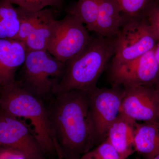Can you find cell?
I'll return each instance as SVG.
<instances>
[{
    "label": "cell",
    "instance_id": "6da1fadb",
    "mask_svg": "<svg viewBox=\"0 0 159 159\" xmlns=\"http://www.w3.org/2000/svg\"><path fill=\"white\" fill-rule=\"evenodd\" d=\"M48 109L59 159H79L97 145L90 112L89 93H57Z\"/></svg>",
    "mask_w": 159,
    "mask_h": 159
},
{
    "label": "cell",
    "instance_id": "7a4b0ae2",
    "mask_svg": "<svg viewBox=\"0 0 159 159\" xmlns=\"http://www.w3.org/2000/svg\"><path fill=\"white\" fill-rule=\"evenodd\" d=\"M116 38L93 37L85 48L66 64L55 94L72 90L89 92L97 83L116 52Z\"/></svg>",
    "mask_w": 159,
    "mask_h": 159
},
{
    "label": "cell",
    "instance_id": "3957f363",
    "mask_svg": "<svg viewBox=\"0 0 159 159\" xmlns=\"http://www.w3.org/2000/svg\"><path fill=\"white\" fill-rule=\"evenodd\" d=\"M0 109L18 118L28 119L45 154H57L48 109L43 99L24 89L16 80L0 88Z\"/></svg>",
    "mask_w": 159,
    "mask_h": 159
},
{
    "label": "cell",
    "instance_id": "277c9868",
    "mask_svg": "<svg viewBox=\"0 0 159 159\" xmlns=\"http://www.w3.org/2000/svg\"><path fill=\"white\" fill-rule=\"evenodd\" d=\"M65 68L66 64L48 50L27 51L16 80L24 89L43 99L54 95Z\"/></svg>",
    "mask_w": 159,
    "mask_h": 159
},
{
    "label": "cell",
    "instance_id": "5b68a950",
    "mask_svg": "<svg viewBox=\"0 0 159 159\" xmlns=\"http://www.w3.org/2000/svg\"><path fill=\"white\" fill-rule=\"evenodd\" d=\"M16 9L20 27L15 39L23 43L27 51L48 50L57 29V20L53 11L48 8L38 11Z\"/></svg>",
    "mask_w": 159,
    "mask_h": 159
},
{
    "label": "cell",
    "instance_id": "8992f818",
    "mask_svg": "<svg viewBox=\"0 0 159 159\" xmlns=\"http://www.w3.org/2000/svg\"><path fill=\"white\" fill-rule=\"evenodd\" d=\"M158 43L147 17L126 20L116 38V52L111 62L136 59L153 50Z\"/></svg>",
    "mask_w": 159,
    "mask_h": 159
},
{
    "label": "cell",
    "instance_id": "52a82bcc",
    "mask_svg": "<svg viewBox=\"0 0 159 159\" xmlns=\"http://www.w3.org/2000/svg\"><path fill=\"white\" fill-rule=\"evenodd\" d=\"M124 88L113 85L110 89L96 88L89 93L90 112L97 143L104 142L109 128L120 113Z\"/></svg>",
    "mask_w": 159,
    "mask_h": 159
},
{
    "label": "cell",
    "instance_id": "ba28073f",
    "mask_svg": "<svg viewBox=\"0 0 159 159\" xmlns=\"http://www.w3.org/2000/svg\"><path fill=\"white\" fill-rule=\"evenodd\" d=\"M93 37L78 18L67 13L62 19L57 20V29L48 51L65 63L85 48Z\"/></svg>",
    "mask_w": 159,
    "mask_h": 159
},
{
    "label": "cell",
    "instance_id": "9c48e42d",
    "mask_svg": "<svg viewBox=\"0 0 159 159\" xmlns=\"http://www.w3.org/2000/svg\"><path fill=\"white\" fill-rule=\"evenodd\" d=\"M154 49L130 61L111 62L110 78L113 85L155 86L159 81V65Z\"/></svg>",
    "mask_w": 159,
    "mask_h": 159
},
{
    "label": "cell",
    "instance_id": "30bf717a",
    "mask_svg": "<svg viewBox=\"0 0 159 159\" xmlns=\"http://www.w3.org/2000/svg\"><path fill=\"white\" fill-rule=\"evenodd\" d=\"M0 149L14 151L25 159H44L45 154L28 126L0 109Z\"/></svg>",
    "mask_w": 159,
    "mask_h": 159
},
{
    "label": "cell",
    "instance_id": "8fae6325",
    "mask_svg": "<svg viewBox=\"0 0 159 159\" xmlns=\"http://www.w3.org/2000/svg\"><path fill=\"white\" fill-rule=\"evenodd\" d=\"M123 88L121 113L136 121H159V94L155 86Z\"/></svg>",
    "mask_w": 159,
    "mask_h": 159
},
{
    "label": "cell",
    "instance_id": "7c38bea8",
    "mask_svg": "<svg viewBox=\"0 0 159 159\" xmlns=\"http://www.w3.org/2000/svg\"><path fill=\"white\" fill-rule=\"evenodd\" d=\"M24 44L15 39H0V88L16 81V72L27 54Z\"/></svg>",
    "mask_w": 159,
    "mask_h": 159
},
{
    "label": "cell",
    "instance_id": "4fadbf2b",
    "mask_svg": "<svg viewBox=\"0 0 159 159\" xmlns=\"http://www.w3.org/2000/svg\"><path fill=\"white\" fill-rule=\"evenodd\" d=\"M137 121L124 114H119L110 126L107 140L122 159H127L134 152V137Z\"/></svg>",
    "mask_w": 159,
    "mask_h": 159
},
{
    "label": "cell",
    "instance_id": "5bb4252c",
    "mask_svg": "<svg viewBox=\"0 0 159 159\" xmlns=\"http://www.w3.org/2000/svg\"><path fill=\"white\" fill-rule=\"evenodd\" d=\"M125 21L114 0H100L94 32L102 37H116Z\"/></svg>",
    "mask_w": 159,
    "mask_h": 159
},
{
    "label": "cell",
    "instance_id": "9a60e30c",
    "mask_svg": "<svg viewBox=\"0 0 159 159\" xmlns=\"http://www.w3.org/2000/svg\"><path fill=\"white\" fill-rule=\"evenodd\" d=\"M135 151L150 158L159 154V121L137 122L134 137Z\"/></svg>",
    "mask_w": 159,
    "mask_h": 159
},
{
    "label": "cell",
    "instance_id": "2e32d148",
    "mask_svg": "<svg viewBox=\"0 0 159 159\" xmlns=\"http://www.w3.org/2000/svg\"><path fill=\"white\" fill-rule=\"evenodd\" d=\"M20 27L16 8L9 0H0V39H15Z\"/></svg>",
    "mask_w": 159,
    "mask_h": 159
},
{
    "label": "cell",
    "instance_id": "e0dca14e",
    "mask_svg": "<svg viewBox=\"0 0 159 159\" xmlns=\"http://www.w3.org/2000/svg\"><path fill=\"white\" fill-rule=\"evenodd\" d=\"M100 0H78L69 7L67 13L75 16L89 31L94 32Z\"/></svg>",
    "mask_w": 159,
    "mask_h": 159
},
{
    "label": "cell",
    "instance_id": "ac0fdd59",
    "mask_svg": "<svg viewBox=\"0 0 159 159\" xmlns=\"http://www.w3.org/2000/svg\"><path fill=\"white\" fill-rule=\"evenodd\" d=\"M119 5L126 20L147 18L159 0H114Z\"/></svg>",
    "mask_w": 159,
    "mask_h": 159
},
{
    "label": "cell",
    "instance_id": "d6986e66",
    "mask_svg": "<svg viewBox=\"0 0 159 159\" xmlns=\"http://www.w3.org/2000/svg\"><path fill=\"white\" fill-rule=\"evenodd\" d=\"M13 5L32 11H38L49 7H59L64 0H9Z\"/></svg>",
    "mask_w": 159,
    "mask_h": 159
},
{
    "label": "cell",
    "instance_id": "ffe728a7",
    "mask_svg": "<svg viewBox=\"0 0 159 159\" xmlns=\"http://www.w3.org/2000/svg\"><path fill=\"white\" fill-rule=\"evenodd\" d=\"M90 152L92 159H122L107 139Z\"/></svg>",
    "mask_w": 159,
    "mask_h": 159
},
{
    "label": "cell",
    "instance_id": "44dd1931",
    "mask_svg": "<svg viewBox=\"0 0 159 159\" xmlns=\"http://www.w3.org/2000/svg\"><path fill=\"white\" fill-rule=\"evenodd\" d=\"M147 19L159 43V5L155 6L151 11Z\"/></svg>",
    "mask_w": 159,
    "mask_h": 159
},
{
    "label": "cell",
    "instance_id": "7402d4cb",
    "mask_svg": "<svg viewBox=\"0 0 159 159\" xmlns=\"http://www.w3.org/2000/svg\"><path fill=\"white\" fill-rule=\"evenodd\" d=\"M0 159H25L21 154L14 151L0 149Z\"/></svg>",
    "mask_w": 159,
    "mask_h": 159
},
{
    "label": "cell",
    "instance_id": "603a6c76",
    "mask_svg": "<svg viewBox=\"0 0 159 159\" xmlns=\"http://www.w3.org/2000/svg\"><path fill=\"white\" fill-rule=\"evenodd\" d=\"M154 52L156 59L159 65V43H158L156 47L155 48Z\"/></svg>",
    "mask_w": 159,
    "mask_h": 159
},
{
    "label": "cell",
    "instance_id": "cb8c5ba5",
    "mask_svg": "<svg viewBox=\"0 0 159 159\" xmlns=\"http://www.w3.org/2000/svg\"><path fill=\"white\" fill-rule=\"evenodd\" d=\"M79 159H92L90 152H89L84 154L83 155L80 157Z\"/></svg>",
    "mask_w": 159,
    "mask_h": 159
},
{
    "label": "cell",
    "instance_id": "d4e9b609",
    "mask_svg": "<svg viewBox=\"0 0 159 159\" xmlns=\"http://www.w3.org/2000/svg\"><path fill=\"white\" fill-rule=\"evenodd\" d=\"M143 159H159V154L155 156L150 158H143Z\"/></svg>",
    "mask_w": 159,
    "mask_h": 159
},
{
    "label": "cell",
    "instance_id": "484cf974",
    "mask_svg": "<svg viewBox=\"0 0 159 159\" xmlns=\"http://www.w3.org/2000/svg\"></svg>",
    "mask_w": 159,
    "mask_h": 159
}]
</instances>
